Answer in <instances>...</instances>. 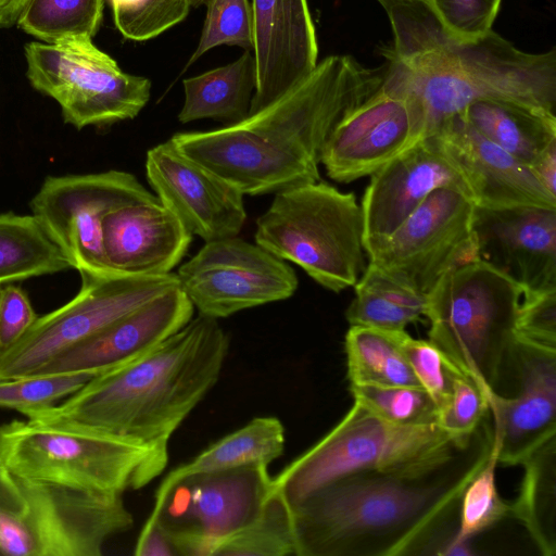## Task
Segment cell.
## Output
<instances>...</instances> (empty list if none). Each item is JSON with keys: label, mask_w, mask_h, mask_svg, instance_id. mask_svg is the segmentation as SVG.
Wrapping results in <instances>:
<instances>
[{"label": "cell", "mask_w": 556, "mask_h": 556, "mask_svg": "<svg viewBox=\"0 0 556 556\" xmlns=\"http://www.w3.org/2000/svg\"><path fill=\"white\" fill-rule=\"evenodd\" d=\"M442 26L454 37L473 40L485 36L502 0H426Z\"/></svg>", "instance_id": "cell-40"}, {"label": "cell", "mask_w": 556, "mask_h": 556, "mask_svg": "<svg viewBox=\"0 0 556 556\" xmlns=\"http://www.w3.org/2000/svg\"><path fill=\"white\" fill-rule=\"evenodd\" d=\"M1 286V285H0Z\"/></svg>", "instance_id": "cell-50"}, {"label": "cell", "mask_w": 556, "mask_h": 556, "mask_svg": "<svg viewBox=\"0 0 556 556\" xmlns=\"http://www.w3.org/2000/svg\"><path fill=\"white\" fill-rule=\"evenodd\" d=\"M479 258L500 269L525 290L556 287V210L476 206Z\"/></svg>", "instance_id": "cell-23"}, {"label": "cell", "mask_w": 556, "mask_h": 556, "mask_svg": "<svg viewBox=\"0 0 556 556\" xmlns=\"http://www.w3.org/2000/svg\"><path fill=\"white\" fill-rule=\"evenodd\" d=\"M525 473L510 516L518 519L544 556L556 555V434L521 463Z\"/></svg>", "instance_id": "cell-28"}, {"label": "cell", "mask_w": 556, "mask_h": 556, "mask_svg": "<svg viewBox=\"0 0 556 556\" xmlns=\"http://www.w3.org/2000/svg\"><path fill=\"white\" fill-rule=\"evenodd\" d=\"M28 1L29 0H0V27H11L15 25Z\"/></svg>", "instance_id": "cell-47"}, {"label": "cell", "mask_w": 556, "mask_h": 556, "mask_svg": "<svg viewBox=\"0 0 556 556\" xmlns=\"http://www.w3.org/2000/svg\"><path fill=\"white\" fill-rule=\"evenodd\" d=\"M130 173L111 169L96 174L48 176L29 206L51 239L80 270H112L102 248L101 224L124 205L156 202ZM114 270V269H113Z\"/></svg>", "instance_id": "cell-14"}, {"label": "cell", "mask_w": 556, "mask_h": 556, "mask_svg": "<svg viewBox=\"0 0 556 556\" xmlns=\"http://www.w3.org/2000/svg\"><path fill=\"white\" fill-rule=\"evenodd\" d=\"M383 73L330 55L278 99L240 122L175 134L177 149L238 189L256 195L319 180L325 140L349 111L381 86Z\"/></svg>", "instance_id": "cell-2"}, {"label": "cell", "mask_w": 556, "mask_h": 556, "mask_svg": "<svg viewBox=\"0 0 556 556\" xmlns=\"http://www.w3.org/2000/svg\"><path fill=\"white\" fill-rule=\"evenodd\" d=\"M489 404L498 464L521 465L556 434V349L515 337Z\"/></svg>", "instance_id": "cell-16"}, {"label": "cell", "mask_w": 556, "mask_h": 556, "mask_svg": "<svg viewBox=\"0 0 556 556\" xmlns=\"http://www.w3.org/2000/svg\"><path fill=\"white\" fill-rule=\"evenodd\" d=\"M0 457L22 479L123 495L163 472L168 448L76 422L28 418L0 424Z\"/></svg>", "instance_id": "cell-5"}, {"label": "cell", "mask_w": 556, "mask_h": 556, "mask_svg": "<svg viewBox=\"0 0 556 556\" xmlns=\"http://www.w3.org/2000/svg\"><path fill=\"white\" fill-rule=\"evenodd\" d=\"M397 331L351 326L345 334L348 378L351 384L422 388L407 363Z\"/></svg>", "instance_id": "cell-30"}, {"label": "cell", "mask_w": 556, "mask_h": 556, "mask_svg": "<svg viewBox=\"0 0 556 556\" xmlns=\"http://www.w3.org/2000/svg\"><path fill=\"white\" fill-rule=\"evenodd\" d=\"M459 115L479 134L531 166L556 142V115L509 100H478Z\"/></svg>", "instance_id": "cell-25"}, {"label": "cell", "mask_w": 556, "mask_h": 556, "mask_svg": "<svg viewBox=\"0 0 556 556\" xmlns=\"http://www.w3.org/2000/svg\"><path fill=\"white\" fill-rule=\"evenodd\" d=\"M285 427L276 417H256L242 428L211 444L189 463L172 470L155 494L190 475L225 470L251 464L269 465L283 454Z\"/></svg>", "instance_id": "cell-27"}, {"label": "cell", "mask_w": 556, "mask_h": 556, "mask_svg": "<svg viewBox=\"0 0 556 556\" xmlns=\"http://www.w3.org/2000/svg\"><path fill=\"white\" fill-rule=\"evenodd\" d=\"M515 334L556 349V287L525 290L516 319Z\"/></svg>", "instance_id": "cell-41"}, {"label": "cell", "mask_w": 556, "mask_h": 556, "mask_svg": "<svg viewBox=\"0 0 556 556\" xmlns=\"http://www.w3.org/2000/svg\"><path fill=\"white\" fill-rule=\"evenodd\" d=\"M393 48L382 85L405 97L426 138L478 100H509L555 113L556 52L529 53L494 30L473 40L451 35L426 0H378Z\"/></svg>", "instance_id": "cell-3"}, {"label": "cell", "mask_w": 556, "mask_h": 556, "mask_svg": "<svg viewBox=\"0 0 556 556\" xmlns=\"http://www.w3.org/2000/svg\"><path fill=\"white\" fill-rule=\"evenodd\" d=\"M523 293L517 281L476 258L450 270L427 294L429 341L488 396L501 386Z\"/></svg>", "instance_id": "cell-6"}, {"label": "cell", "mask_w": 556, "mask_h": 556, "mask_svg": "<svg viewBox=\"0 0 556 556\" xmlns=\"http://www.w3.org/2000/svg\"><path fill=\"white\" fill-rule=\"evenodd\" d=\"M229 344L218 320L199 314L142 356L25 416L76 422L168 448L173 433L218 381Z\"/></svg>", "instance_id": "cell-4"}, {"label": "cell", "mask_w": 556, "mask_h": 556, "mask_svg": "<svg viewBox=\"0 0 556 556\" xmlns=\"http://www.w3.org/2000/svg\"><path fill=\"white\" fill-rule=\"evenodd\" d=\"M176 275L199 314L215 319L286 300L299 285L283 260L238 236L205 242Z\"/></svg>", "instance_id": "cell-15"}, {"label": "cell", "mask_w": 556, "mask_h": 556, "mask_svg": "<svg viewBox=\"0 0 556 556\" xmlns=\"http://www.w3.org/2000/svg\"><path fill=\"white\" fill-rule=\"evenodd\" d=\"M74 268L31 215L0 214V285Z\"/></svg>", "instance_id": "cell-29"}, {"label": "cell", "mask_w": 556, "mask_h": 556, "mask_svg": "<svg viewBox=\"0 0 556 556\" xmlns=\"http://www.w3.org/2000/svg\"><path fill=\"white\" fill-rule=\"evenodd\" d=\"M354 402L379 418L403 427L438 425V407L424 388L351 384Z\"/></svg>", "instance_id": "cell-33"}, {"label": "cell", "mask_w": 556, "mask_h": 556, "mask_svg": "<svg viewBox=\"0 0 556 556\" xmlns=\"http://www.w3.org/2000/svg\"><path fill=\"white\" fill-rule=\"evenodd\" d=\"M116 28L124 38L144 41L180 23L188 0H110Z\"/></svg>", "instance_id": "cell-36"}, {"label": "cell", "mask_w": 556, "mask_h": 556, "mask_svg": "<svg viewBox=\"0 0 556 556\" xmlns=\"http://www.w3.org/2000/svg\"><path fill=\"white\" fill-rule=\"evenodd\" d=\"M81 287L63 306L37 317L24 336L0 352V380L33 376L72 345L179 286L176 274L140 276L80 270Z\"/></svg>", "instance_id": "cell-11"}, {"label": "cell", "mask_w": 556, "mask_h": 556, "mask_svg": "<svg viewBox=\"0 0 556 556\" xmlns=\"http://www.w3.org/2000/svg\"><path fill=\"white\" fill-rule=\"evenodd\" d=\"M370 177L359 204L365 253L386 240L433 190L453 187L470 198L464 178L430 137Z\"/></svg>", "instance_id": "cell-20"}, {"label": "cell", "mask_w": 556, "mask_h": 556, "mask_svg": "<svg viewBox=\"0 0 556 556\" xmlns=\"http://www.w3.org/2000/svg\"><path fill=\"white\" fill-rule=\"evenodd\" d=\"M15 479L26 508L0 514L2 555L101 556L109 539L134 525L121 494Z\"/></svg>", "instance_id": "cell-9"}, {"label": "cell", "mask_w": 556, "mask_h": 556, "mask_svg": "<svg viewBox=\"0 0 556 556\" xmlns=\"http://www.w3.org/2000/svg\"><path fill=\"white\" fill-rule=\"evenodd\" d=\"M251 8L256 86L249 114L293 88L318 63L307 0H252Z\"/></svg>", "instance_id": "cell-21"}, {"label": "cell", "mask_w": 556, "mask_h": 556, "mask_svg": "<svg viewBox=\"0 0 556 556\" xmlns=\"http://www.w3.org/2000/svg\"><path fill=\"white\" fill-rule=\"evenodd\" d=\"M254 238L333 292L354 286L366 267L361 205L353 192L324 181L276 192L256 220Z\"/></svg>", "instance_id": "cell-7"}, {"label": "cell", "mask_w": 556, "mask_h": 556, "mask_svg": "<svg viewBox=\"0 0 556 556\" xmlns=\"http://www.w3.org/2000/svg\"><path fill=\"white\" fill-rule=\"evenodd\" d=\"M267 468L251 464L181 478L155 494L147 520L162 526L178 556H211L219 541L258 515L274 489Z\"/></svg>", "instance_id": "cell-12"}, {"label": "cell", "mask_w": 556, "mask_h": 556, "mask_svg": "<svg viewBox=\"0 0 556 556\" xmlns=\"http://www.w3.org/2000/svg\"><path fill=\"white\" fill-rule=\"evenodd\" d=\"M101 230L108 265L128 275L170 274L192 240V235L160 200L109 212Z\"/></svg>", "instance_id": "cell-24"}, {"label": "cell", "mask_w": 556, "mask_h": 556, "mask_svg": "<svg viewBox=\"0 0 556 556\" xmlns=\"http://www.w3.org/2000/svg\"><path fill=\"white\" fill-rule=\"evenodd\" d=\"M396 338L416 378L440 412L448 401L455 375L462 370L429 340L414 339L405 330L397 331Z\"/></svg>", "instance_id": "cell-38"}, {"label": "cell", "mask_w": 556, "mask_h": 556, "mask_svg": "<svg viewBox=\"0 0 556 556\" xmlns=\"http://www.w3.org/2000/svg\"><path fill=\"white\" fill-rule=\"evenodd\" d=\"M104 0H29L17 27L47 43L70 37L92 38L101 24Z\"/></svg>", "instance_id": "cell-32"}, {"label": "cell", "mask_w": 556, "mask_h": 556, "mask_svg": "<svg viewBox=\"0 0 556 556\" xmlns=\"http://www.w3.org/2000/svg\"><path fill=\"white\" fill-rule=\"evenodd\" d=\"M458 439L438 425L390 424L354 402L324 438L273 478L274 488L293 506L340 477L422 460L447 450Z\"/></svg>", "instance_id": "cell-8"}, {"label": "cell", "mask_w": 556, "mask_h": 556, "mask_svg": "<svg viewBox=\"0 0 556 556\" xmlns=\"http://www.w3.org/2000/svg\"><path fill=\"white\" fill-rule=\"evenodd\" d=\"M295 555L291 506L275 488L258 515L247 526L219 541L211 556Z\"/></svg>", "instance_id": "cell-31"}, {"label": "cell", "mask_w": 556, "mask_h": 556, "mask_svg": "<svg viewBox=\"0 0 556 556\" xmlns=\"http://www.w3.org/2000/svg\"><path fill=\"white\" fill-rule=\"evenodd\" d=\"M495 446L489 412L442 453L340 477L291 506L296 556L446 555L468 482Z\"/></svg>", "instance_id": "cell-1"}, {"label": "cell", "mask_w": 556, "mask_h": 556, "mask_svg": "<svg viewBox=\"0 0 556 556\" xmlns=\"http://www.w3.org/2000/svg\"><path fill=\"white\" fill-rule=\"evenodd\" d=\"M399 1H416V0H399Z\"/></svg>", "instance_id": "cell-49"}, {"label": "cell", "mask_w": 556, "mask_h": 556, "mask_svg": "<svg viewBox=\"0 0 556 556\" xmlns=\"http://www.w3.org/2000/svg\"><path fill=\"white\" fill-rule=\"evenodd\" d=\"M26 508L15 476L0 457V514L20 516Z\"/></svg>", "instance_id": "cell-45"}, {"label": "cell", "mask_w": 556, "mask_h": 556, "mask_svg": "<svg viewBox=\"0 0 556 556\" xmlns=\"http://www.w3.org/2000/svg\"><path fill=\"white\" fill-rule=\"evenodd\" d=\"M490 412L489 396L471 376L458 371L447 403L439 412L438 426L453 438L472 432Z\"/></svg>", "instance_id": "cell-39"}, {"label": "cell", "mask_w": 556, "mask_h": 556, "mask_svg": "<svg viewBox=\"0 0 556 556\" xmlns=\"http://www.w3.org/2000/svg\"><path fill=\"white\" fill-rule=\"evenodd\" d=\"M190 7H200L204 4L205 0H188Z\"/></svg>", "instance_id": "cell-48"}, {"label": "cell", "mask_w": 556, "mask_h": 556, "mask_svg": "<svg viewBox=\"0 0 556 556\" xmlns=\"http://www.w3.org/2000/svg\"><path fill=\"white\" fill-rule=\"evenodd\" d=\"M354 290L355 296L345 313L351 326L401 331L422 317L421 314L402 307L370 290L355 286Z\"/></svg>", "instance_id": "cell-42"}, {"label": "cell", "mask_w": 556, "mask_h": 556, "mask_svg": "<svg viewBox=\"0 0 556 556\" xmlns=\"http://www.w3.org/2000/svg\"><path fill=\"white\" fill-rule=\"evenodd\" d=\"M496 444L488 460L464 489L458 507V528L455 541L469 540L510 516V504L500 495L495 482Z\"/></svg>", "instance_id": "cell-34"}, {"label": "cell", "mask_w": 556, "mask_h": 556, "mask_svg": "<svg viewBox=\"0 0 556 556\" xmlns=\"http://www.w3.org/2000/svg\"><path fill=\"white\" fill-rule=\"evenodd\" d=\"M36 315L25 291L14 285L0 286V352L14 345L30 328Z\"/></svg>", "instance_id": "cell-43"}, {"label": "cell", "mask_w": 556, "mask_h": 556, "mask_svg": "<svg viewBox=\"0 0 556 556\" xmlns=\"http://www.w3.org/2000/svg\"><path fill=\"white\" fill-rule=\"evenodd\" d=\"M193 313L180 286L175 287L61 352L34 375L104 372L125 365L181 329Z\"/></svg>", "instance_id": "cell-22"}, {"label": "cell", "mask_w": 556, "mask_h": 556, "mask_svg": "<svg viewBox=\"0 0 556 556\" xmlns=\"http://www.w3.org/2000/svg\"><path fill=\"white\" fill-rule=\"evenodd\" d=\"M475 215L467 193L438 188L366 255L387 275L427 295L450 270L479 258Z\"/></svg>", "instance_id": "cell-13"}, {"label": "cell", "mask_w": 556, "mask_h": 556, "mask_svg": "<svg viewBox=\"0 0 556 556\" xmlns=\"http://www.w3.org/2000/svg\"><path fill=\"white\" fill-rule=\"evenodd\" d=\"M25 58L30 85L54 99L77 129L135 118L150 99L151 81L124 73L92 38L29 42Z\"/></svg>", "instance_id": "cell-10"}, {"label": "cell", "mask_w": 556, "mask_h": 556, "mask_svg": "<svg viewBox=\"0 0 556 556\" xmlns=\"http://www.w3.org/2000/svg\"><path fill=\"white\" fill-rule=\"evenodd\" d=\"M137 556H178L169 535L156 521L147 520L142 527L136 546Z\"/></svg>", "instance_id": "cell-44"}, {"label": "cell", "mask_w": 556, "mask_h": 556, "mask_svg": "<svg viewBox=\"0 0 556 556\" xmlns=\"http://www.w3.org/2000/svg\"><path fill=\"white\" fill-rule=\"evenodd\" d=\"M146 173L160 202L205 242L236 237L247 212L243 194L181 153L169 139L147 152Z\"/></svg>", "instance_id": "cell-18"}, {"label": "cell", "mask_w": 556, "mask_h": 556, "mask_svg": "<svg viewBox=\"0 0 556 556\" xmlns=\"http://www.w3.org/2000/svg\"><path fill=\"white\" fill-rule=\"evenodd\" d=\"M182 124L203 118L233 124L249 114L256 86L254 55L245 51L235 62L184 80Z\"/></svg>", "instance_id": "cell-26"}, {"label": "cell", "mask_w": 556, "mask_h": 556, "mask_svg": "<svg viewBox=\"0 0 556 556\" xmlns=\"http://www.w3.org/2000/svg\"><path fill=\"white\" fill-rule=\"evenodd\" d=\"M530 168L543 187L556 197V142L551 144Z\"/></svg>", "instance_id": "cell-46"}, {"label": "cell", "mask_w": 556, "mask_h": 556, "mask_svg": "<svg viewBox=\"0 0 556 556\" xmlns=\"http://www.w3.org/2000/svg\"><path fill=\"white\" fill-rule=\"evenodd\" d=\"M99 374L102 372L88 370L0 380V407L23 415L51 407Z\"/></svg>", "instance_id": "cell-35"}, {"label": "cell", "mask_w": 556, "mask_h": 556, "mask_svg": "<svg viewBox=\"0 0 556 556\" xmlns=\"http://www.w3.org/2000/svg\"><path fill=\"white\" fill-rule=\"evenodd\" d=\"M425 138L422 122L410 102L381 84L334 125L319 162L329 178L348 184L372 175Z\"/></svg>", "instance_id": "cell-17"}, {"label": "cell", "mask_w": 556, "mask_h": 556, "mask_svg": "<svg viewBox=\"0 0 556 556\" xmlns=\"http://www.w3.org/2000/svg\"><path fill=\"white\" fill-rule=\"evenodd\" d=\"M430 138L459 172L477 207L556 210V197L530 166L484 138L459 114L445 121Z\"/></svg>", "instance_id": "cell-19"}, {"label": "cell", "mask_w": 556, "mask_h": 556, "mask_svg": "<svg viewBox=\"0 0 556 556\" xmlns=\"http://www.w3.org/2000/svg\"><path fill=\"white\" fill-rule=\"evenodd\" d=\"M206 17L199 45L187 66L222 45L253 47L252 8L248 0H205Z\"/></svg>", "instance_id": "cell-37"}]
</instances>
